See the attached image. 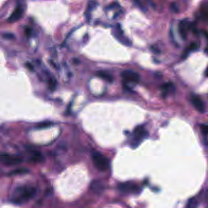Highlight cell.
Segmentation results:
<instances>
[{
    "label": "cell",
    "instance_id": "cell-9",
    "mask_svg": "<svg viewBox=\"0 0 208 208\" xmlns=\"http://www.w3.org/2000/svg\"><path fill=\"white\" fill-rule=\"evenodd\" d=\"M24 9L22 6L18 5V6L14 9L12 14L10 15V17L8 18V21L9 23H15L22 17Z\"/></svg>",
    "mask_w": 208,
    "mask_h": 208
},
{
    "label": "cell",
    "instance_id": "cell-16",
    "mask_svg": "<svg viewBox=\"0 0 208 208\" xmlns=\"http://www.w3.org/2000/svg\"><path fill=\"white\" fill-rule=\"evenodd\" d=\"M3 37L4 39H9V40H12L15 39V36L12 33H5L3 34Z\"/></svg>",
    "mask_w": 208,
    "mask_h": 208
},
{
    "label": "cell",
    "instance_id": "cell-5",
    "mask_svg": "<svg viewBox=\"0 0 208 208\" xmlns=\"http://www.w3.org/2000/svg\"><path fill=\"white\" fill-rule=\"evenodd\" d=\"M118 190L124 193L138 194L140 192V188L138 185L132 183H121L118 185Z\"/></svg>",
    "mask_w": 208,
    "mask_h": 208
},
{
    "label": "cell",
    "instance_id": "cell-15",
    "mask_svg": "<svg viewBox=\"0 0 208 208\" xmlns=\"http://www.w3.org/2000/svg\"><path fill=\"white\" fill-rule=\"evenodd\" d=\"M28 170L25 168H20L16 170H14L13 172L10 173V175H14V174H24L26 173Z\"/></svg>",
    "mask_w": 208,
    "mask_h": 208
},
{
    "label": "cell",
    "instance_id": "cell-20",
    "mask_svg": "<svg viewBox=\"0 0 208 208\" xmlns=\"http://www.w3.org/2000/svg\"><path fill=\"white\" fill-rule=\"evenodd\" d=\"M26 33L27 35H31V29L28 28L26 30Z\"/></svg>",
    "mask_w": 208,
    "mask_h": 208
},
{
    "label": "cell",
    "instance_id": "cell-18",
    "mask_svg": "<svg viewBox=\"0 0 208 208\" xmlns=\"http://www.w3.org/2000/svg\"><path fill=\"white\" fill-rule=\"evenodd\" d=\"M201 132L203 133V134L205 135H207V131H208V128H207V126L206 125H202L201 126Z\"/></svg>",
    "mask_w": 208,
    "mask_h": 208
},
{
    "label": "cell",
    "instance_id": "cell-14",
    "mask_svg": "<svg viewBox=\"0 0 208 208\" xmlns=\"http://www.w3.org/2000/svg\"><path fill=\"white\" fill-rule=\"evenodd\" d=\"M174 87L173 84L171 83H168L167 84H165L162 87V90L165 92H168L170 91L171 90H174Z\"/></svg>",
    "mask_w": 208,
    "mask_h": 208
},
{
    "label": "cell",
    "instance_id": "cell-3",
    "mask_svg": "<svg viewBox=\"0 0 208 208\" xmlns=\"http://www.w3.org/2000/svg\"><path fill=\"white\" fill-rule=\"evenodd\" d=\"M148 135V133L146 130L144 129L143 127L139 126L136 127L133 133L132 140L131 142V145L133 148H136L143 140L145 137Z\"/></svg>",
    "mask_w": 208,
    "mask_h": 208
},
{
    "label": "cell",
    "instance_id": "cell-21",
    "mask_svg": "<svg viewBox=\"0 0 208 208\" xmlns=\"http://www.w3.org/2000/svg\"><path fill=\"white\" fill-rule=\"evenodd\" d=\"M27 67H28L29 68V69H30L31 70H33V67H32V65H31V64H27Z\"/></svg>",
    "mask_w": 208,
    "mask_h": 208
},
{
    "label": "cell",
    "instance_id": "cell-7",
    "mask_svg": "<svg viewBox=\"0 0 208 208\" xmlns=\"http://www.w3.org/2000/svg\"><path fill=\"white\" fill-rule=\"evenodd\" d=\"M121 75L126 81L130 82V83H138L140 79V76L138 73L131 70L123 71Z\"/></svg>",
    "mask_w": 208,
    "mask_h": 208
},
{
    "label": "cell",
    "instance_id": "cell-2",
    "mask_svg": "<svg viewBox=\"0 0 208 208\" xmlns=\"http://www.w3.org/2000/svg\"><path fill=\"white\" fill-rule=\"evenodd\" d=\"M92 160L95 167L100 171H106L109 167V161L107 158L99 152L94 151L92 153Z\"/></svg>",
    "mask_w": 208,
    "mask_h": 208
},
{
    "label": "cell",
    "instance_id": "cell-6",
    "mask_svg": "<svg viewBox=\"0 0 208 208\" xmlns=\"http://www.w3.org/2000/svg\"><path fill=\"white\" fill-rule=\"evenodd\" d=\"M113 35L120 42H121L123 44L127 46L131 45V43L129 40H128V38L124 36L123 32L119 24H117V25L115 26V28L113 29Z\"/></svg>",
    "mask_w": 208,
    "mask_h": 208
},
{
    "label": "cell",
    "instance_id": "cell-11",
    "mask_svg": "<svg viewBox=\"0 0 208 208\" xmlns=\"http://www.w3.org/2000/svg\"><path fill=\"white\" fill-rule=\"evenodd\" d=\"M96 75L103 79H105L108 82H112L113 81V77L112 76L107 72L105 71H98L96 73Z\"/></svg>",
    "mask_w": 208,
    "mask_h": 208
},
{
    "label": "cell",
    "instance_id": "cell-13",
    "mask_svg": "<svg viewBox=\"0 0 208 208\" xmlns=\"http://www.w3.org/2000/svg\"><path fill=\"white\" fill-rule=\"evenodd\" d=\"M197 205H198V203L195 198H192L189 200L188 204H187V208H196Z\"/></svg>",
    "mask_w": 208,
    "mask_h": 208
},
{
    "label": "cell",
    "instance_id": "cell-17",
    "mask_svg": "<svg viewBox=\"0 0 208 208\" xmlns=\"http://www.w3.org/2000/svg\"><path fill=\"white\" fill-rule=\"evenodd\" d=\"M171 9L174 12H179V8L178 7V4L175 3H173L171 4Z\"/></svg>",
    "mask_w": 208,
    "mask_h": 208
},
{
    "label": "cell",
    "instance_id": "cell-19",
    "mask_svg": "<svg viewBox=\"0 0 208 208\" xmlns=\"http://www.w3.org/2000/svg\"><path fill=\"white\" fill-rule=\"evenodd\" d=\"M51 125L50 123H41L40 124L39 126H38V128H47V127H50V126Z\"/></svg>",
    "mask_w": 208,
    "mask_h": 208
},
{
    "label": "cell",
    "instance_id": "cell-8",
    "mask_svg": "<svg viewBox=\"0 0 208 208\" xmlns=\"http://www.w3.org/2000/svg\"><path fill=\"white\" fill-rule=\"evenodd\" d=\"M191 102L197 111L201 113H205L206 110L205 103L200 96L192 95L191 96Z\"/></svg>",
    "mask_w": 208,
    "mask_h": 208
},
{
    "label": "cell",
    "instance_id": "cell-10",
    "mask_svg": "<svg viewBox=\"0 0 208 208\" xmlns=\"http://www.w3.org/2000/svg\"><path fill=\"white\" fill-rule=\"evenodd\" d=\"M188 24L189 23L187 22L186 20L181 21L179 24V32L181 36L184 39H185L187 37V29L189 28V26H187Z\"/></svg>",
    "mask_w": 208,
    "mask_h": 208
},
{
    "label": "cell",
    "instance_id": "cell-12",
    "mask_svg": "<svg viewBox=\"0 0 208 208\" xmlns=\"http://www.w3.org/2000/svg\"><path fill=\"white\" fill-rule=\"evenodd\" d=\"M91 189L96 194H100L103 190L104 187L101 183L98 181H95L92 183Z\"/></svg>",
    "mask_w": 208,
    "mask_h": 208
},
{
    "label": "cell",
    "instance_id": "cell-4",
    "mask_svg": "<svg viewBox=\"0 0 208 208\" xmlns=\"http://www.w3.org/2000/svg\"><path fill=\"white\" fill-rule=\"evenodd\" d=\"M0 160L7 166L17 165L22 162V159L20 157L9 154H2L0 155Z\"/></svg>",
    "mask_w": 208,
    "mask_h": 208
},
{
    "label": "cell",
    "instance_id": "cell-1",
    "mask_svg": "<svg viewBox=\"0 0 208 208\" xmlns=\"http://www.w3.org/2000/svg\"><path fill=\"white\" fill-rule=\"evenodd\" d=\"M36 193V188L31 186H21L14 191L12 201L15 204H21L29 201Z\"/></svg>",
    "mask_w": 208,
    "mask_h": 208
}]
</instances>
